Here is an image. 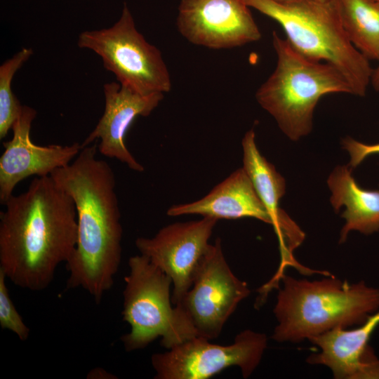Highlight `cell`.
<instances>
[{"instance_id": "7c38bea8", "label": "cell", "mask_w": 379, "mask_h": 379, "mask_svg": "<svg viewBox=\"0 0 379 379\" xmlns=\"http://www.w3.org/2000/svg\"><path fill=\"white\" fill-rule=\"evenodd\" d=\"M36 111L27 105L12 126V138L4 142L0 157V202L4 205L16 185L32 175H51L72 162L82 149L81 144L38 145L30 138Z\"/></svg>"}, {"instance_id": "5bb4252c", "label": "cell", "mask_w": 379, "mask_h": 379, "mask_svg": "<svg viewBox=\"0 0 379 379\" xmlns=\"http://www.w3.org/2000/svg\"><path fill=\"white\" fill-rule=\"evenodd\" d=\"M379 325V310L353 329L337 328L309 339L320 349L307 361L328 367L337 379H379V359L368 340Z\"/></svg>"}, {"instance_id": "d6986e66", "label": "cell", "mask_w": 379, "mask_h": 379, "mask_svg": "<svg viewBox=\"0 0 379 379\" xmlns=\"http://www.w3.org/2000/svg\"><path fill=\"white\" fill-rule=\"evenodd\" d=\"M23 48L0 66V139H4L20 114L23 105L14 95L11 84L14 75L32 55Z\"/></svg>"}, {"instance_id": "30bf717a", "label": "cell", "mask_w": 379, "mask_h": 379, "mask_svg": "<svg viewBox=\"0 0 379 379\" xmlns=\"http://www.w3.org/2000/svg\"><path fill=\"white\" fill-rule=\"evenodd\" d=\"M217 221L203 217L199 220L175 222L159 230L153 237L135 240L140 254L171 278L173 305L192 286Z\"/></svg>"}, {"instance_id": "52a82bcc", "label": "cell", "mask_w": 379, "mask_h": 379, "mask_svg": "<svg viewBox=\"0 0 379 379\" xmlns=\"http://www.w3.org/2000/svg\"><path fill=\"white\" fill-rule=\"evenodd\" d=\"M128 266L122 316L131 329L121 337L125 350L144 349L158 338L167 350L182 343L172 307L171 278L142 254L131 257Z\"/></svg>"}, {"instance_id": "7a4b0ae2", "label": "cell", "mask_w": 379, "mask_h": 379, "mask_svg": "<svg viewBox=\"0 0 379 379\" xmlns=\"http://www.w3.org/2000/svg\"><path fill=\"white\" fill-rule=\"evenodd\" d=\"M98 151L95 142L83 147L51 176L72 197L77 213V242L66 263L67 288H81L99 304L120 265L123 229L114 173L97 158Z\"/></svg>"}, {"instance_id": "ac0fdd59", "label": "cell", "mask_w": 379, "mask_h": 379, "mask_svg": "<svg viewBox=\"0 0 379 379\" xmlns=\"http://www.w3.org/2000/svg\"><path fill=\"white\" fill-rule=\"evenodd\" d=\"M335 1L351 43L368 60L379 62V1Z\"/></svg>"}, {"instance_id": "7402d4cb", "label": "cell", "mask_w": 379, "mask_h": 379, "mask_svg": "<svg viewBox=\"0 0 379 379\" xmlns=\"http://www.w3.org/2000/svg\"><path fill=\"white\" fill-rule=\"evenodd\" d=\"M87 378H93V379H111L117 378L114 375L107 372L101 368H95L89 371L87 375Z\"/></svg>"}, {"instance_id": "4fadbf2b", "label": "cell", "mask_w": 379, "mask_h": 379, "mask_svg": "<svg viewBox=\"0 0 379 379\" xmlns=\"http://www.w3.org/2000/svg\"><path fill=\"white\" fill-rule=\"evenodd\" d=\"M103 92V114L81 143L82 148L99 140L98 150L101 154L117 159L131 170L142 172L143 166L126 147L125 136L135 119L149 116L163 100L164 94L142 95L116 81L105 84Z\"/></svg>"}, {"instance_id": "9a60e30c", "label": "cell", "mask_w": 379, "mask_h": 379, "mask_svg": "<svg viewBox=\"0 0 379 379\" xmlns=\"http://www.w3.org/2000/svg\"><path fill=\"white\" fill-rule=\"evenodd\" d=\"M242 148L243 168L274 220L273 227L279 241L281 259L293 260V251L303 241L305 234L279 206L280 199L286 192L285 180L260 153L253 128L246 133Z\"/></svg>"}, {"instance_id": "e0dca14e", "label": "cell", "mask_w": 379, "mask_h": 379, "mask_svg": "<svg viewBox=\"0 0 379 379\" xmlns=\"http://www.w3.org/2000/svg\"><path fill=\"white\" fill-rule=\"evenodd\" d=\"M328 185L331 191V203L338 213L341 206L346 209L341 215L346 222L340 232V243L344 242L352 230L370 234L379 230V190L361 188L352 176L351 170L338 166L331 173Z\"/></svg>"}, {"instance_id": "6da1fadb", "label": "cell", "mask_w": 379, "mask_h": 379, "mask_svg": "<svg viewBox=\"0 0 379 379\" xmlns=\"http://www.w3.org/2000/svg\"><path fill=\"white\" fill-rule=\"evenodd\" d=\"M4 206L0 212V269L15 286L43 291L76 248L74 202L47 175L33 179L25 192L13 194Z\"/></svg>"}, {"instance_id": "44dd1931", "label": "cell", "mask_w": 379, "mask_h": 379, "mask_svg": "<svg viewBox=\"0 0 379 379\" xmlns=\"http://www.w3.org/2000/svg\"><path fill=\"white\" fill-rule=\"evenodd\" d=\"M342 145L350 155V166L352 168H356L367 157L379 154V143L366 145L347 137L343 140Z\"/></svg>"}, {"instance_id": "603a6c76", "label": "cell", "mask_w": 379, "mask_h": 379, "mask_svg": "<svg viewBox=\"0 0 379 379\" xmlns=\"http://www.w3.org/2000/svg\"><path fill=\"white\" fill-rule=\"evenodd\" d=\"M371 84L375 90L379 91V64L376 68L373 70Z\"/></svg>"}, {"instance_id": "d4e9b609", "label": "cell", "mask_w": 379, "mask_h": 379, "mask_svg": "<svg viewBox=\"0 0 379 379\" xmlns=\"http://www.w3.org/2000/svg\"><path fill=\"white\" fill-rule=\"evenodd\" d=\"M376 1H379V0H376Z\"/></svg>"}, {"instance_id": "9c48e42d", "label": "cell", "mask_w": 379, "mask_h": 379, "mask_svg": "<svg viewBox=\"0 0 379 379\" xmlns=\"http://www.w3.org/2000/svg\"><path fill=\"white\" fill-rule=\"evenodd\" d=\"M263 333L251 330L239 333L229 345L193 337L166 352L154 353L151 362L155 379H207L230 366H237L244 378L259 365L267 347Z\"/></svg>"}, {"instance_id": "cb8c5ba5", "label": "cell", "mask_w": 379, "mask_h": 379, "mask_svg": "<svg viewBox=\"0 0 379 379\" xmlns=\"http://www.w3.org/2000/svg\"><path fill=\"white\" fill-rule=\"evenodd\" d=\"M274 1L281 2V3H287V2H293V1H303V0H274ZM313 1H327L330 0H313Z\"/></svg>"}, {"instance_id": "ffe728a7", "label": "cell", "mask_w": 379, "mask_h": 379, "mask_svg": "<svg viewBox=\"0 0 379 379\" xmlns=\"http://www.w3.org/2000/svg\"><path fill=\"white\" fill-rule=\"evenodd\" d=\"M6 276L0 269V326L15 333L22 341H25L29 334V328L25 324L16 310L6 284Z\"/></svg>"}, {"instance_id": "8992f818", "label": "cell", "mask_w": 379, "mask_h": 379, "mask_svg": "<svg viewBox=\"0 0 379 379\" xmlns=\"http://www.w3.org/2000/svg\"><path fill=\"white\" fill-rule=\"evenodd\" d=\"M77 44L99 55L103 67L119 83L135 93L164 94L171 89L170 73L161 51L136 29L126 3L113 25L81 32Z\"/></svg>"}, {"instance_id": "3957f363", "label": "cell", "mask_w": 379, "mask_h": 379, "mask_svg": "<svg viewBox=\"0 0 379 379\" xmlns=\"http://www.w3.org/2000/svg\"><path fill=\"white\" fill-rule=\"evenodd\" d=\"M274 308L277 324L272 338L299 343L337 328L363 324L379 310V289L334 277L296 279L284 274Z\"/></svg>"}, {"instance_id": "277c9868", "label": "cell", "mask_w": 379, "mask_h": 379, "mask_svg": "<svg viewBox=\"0 0 379 379\" xmlns=\"http://www.w3.org/2000/svg\"><path fill=\"white\" fill-rule=\"evenodd\" d=\"M243 1L249 8L277 21L297 53L307 59L331 65L347 79L352 95H366L373 69L348 39L335 0Z\"/></svg>"}, {"instance_id": "8fae6325", "label": "cell", "mask_w": 379, "mask_h": 379, "mask_svg": "<svg viewBox=\"0 0 379 379\" xmlns=\"http://www.w3.org/2000/svg\"><path fill=\"white\" fill-rule=\"evenodd\" d=\"M176 25L188 41L212 49L242 46L261 38L243 0H180Z\"/></svg>"}, {"instance_id": "2e32d148", "label": "cell", "mask_w": 379, "mask_h": 379, "mask_svg": "<svg viewBox=\"0 0 379 379\" xmlns=\"http://www.w3.org/2000/svg\"><path fill=\"white\" fill-rule=\"evenodd\" d=\"M191 214L217 220L253 218L274 225L272 217L243 168L232 173L203 198L172 206L167 211L170 216Z\"/></svg>"}, {"instance_id": "ba28073f", "label": "cell", "mask_w": 379, "mask_h": 379, "mask_svg": "<svg viewBox=\"0 0 379 379\" xmlns=\"http://www.w3.org/2000/svg\"><path fill=\"white\" fill-rule=\"evenodd\" d=\"M227 264L220 239L210 244L192 285L174 305L178 326L187 340L219 336L225 322L241 301L250 294Z\"/></svg>"}, {"instance_id": "5b68a950", "label": "cell", "mask_w": 379, "mask_h": 379, "mask_svg": "<svg viewBox=\"0 0 379 379\" xmlns=\"http://www.w3.org/2000/svg\"><path fill=\"white\" fill-rule=\"evenodd\" d=\"M277 61L274 72L258 88L259 105L276 120L292 140L309 134L314 108L325 95L349 93L352 88L345 77L326 62L305 58L288 41L272 32Z\"/></svg>"}]
</instances>
